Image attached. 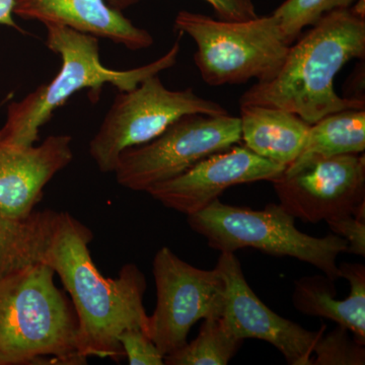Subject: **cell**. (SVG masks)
<instances>
[{"mask_svg": "<svg viewBox=\"0 0 365 365\" xmlns=\"http://www.w3.org/2000/svg\"><path fill=\"white\" fill-rule=\"evenodd\" d=\"M242 343L228 330L222 317L206 319L195 339L165 356V364L227 365Z\"/></svg>", "mask_w": 365, "mask_h": 365, "instance_id": "19", "label": "cell"}, {"mask_svg": "<svg viewBox=\"0 0 365 365\" xmlns=\"http://www.w3.org/2000/svg\"><path fill=\"white\" fill-rule=\"evenodd\" d=\"M242 143L241 121L230 114L185 115L150 143L127 148L114 174L120 186L146 192L174 179L203 158Z\"/></svg>", "mask_w": 365, "mask_h": 365, "instance_id": "8", "label": "cell"}, {"mask_svg": "<svg viewBox=\"0 0 365 365\" xmlns=\"http://www.w3.org/2000/svg\"><path fill=\"white\" fill-rule=\"evenodd\" d=\"M350 11L355 16H359L360 19H365V1L364 0H359L354 2L351 6L349 7Z\"/></svg>", "mask_w": 365, "mask_h": 365, "instance_id": "26", "label": "cell"}, {"mask_svg": "<svg viewBox=\"0 0 365 365\" xmlns=\"http://www.w3.org/2000/svg\"><path fill=\"white\" fill-rule=\"evenodd\" d=\"M153 274L157 304L150 316L148 335L167 356L188 342L197 322L222 317L225 280L217 268L194 267L168 247L155 254Z\"/></svg>", "mask_w": 365, "mask_h": 365, "instance_id": "9", "label": "cell"}, {"mask_svg": "<svg viewBox=\"0 0 365 365\" xmlns=\"http://www.w3.org/2000/svg\"><path fill=\"white\" fill-rule=\"evenodd\" d=\"M271 182L279 204L302 222L344 215L365 220L364 153L314 160Z\"/></svg>", "mask_w": 365, "mask_h": 365, "instance_id": "10", "label": "cell"}, {"mask_svg": "<svg viewBox=\"0 0 365 365\" xmlns=\"http://www.w3.org/2000/svg\"><path fill=\"white\" fill-rule=\"evenodd\" d=\"M57 212L34 211L25 218H14L0 210V277L43 263L49 246Z\"/></svg>", "mask_w": 365, "mask_h": 365, "instance_id": "18", "label": "cell"}, {"mask_svg": "<svg viewBox=\"0 0 365 365\" xmlns=\"http://www.w3.org/2000/svg\"><path fill=\"white\" fill-rule=\"evenodd\" d=\"M46 45L61 58V69L50 83L41 85L7 109L0 137L6 143L32 146L39 140L41 128L53 114L78 91L88 90L91 102H98L106 85L118 91H131L144 79L176 66L181 51V34L172 48L146 66L115 71L103 66L98 38L68 26H47Z\"/></svg>", "mask_w": 365, "mask_h": 365, "instance_id": "4", "label": "cell"}, {"mask_svg": "<svg viewBox=\"0 0 365 365\" xmlns=\"http://www.w3.org/2000/svg\"><path fill=\"white\" fill-rule=\"evenodd\" d=\"M119 343L130 365H163L165 356L150 336L140 329H127L119 336Z\"/></svg>", "mask_w": 365, "mask_h": 365, "instance_id": "22", "label": "cell"}, {"mask_svg": "<svg viewBox=\"0 0 365 365\" xmlns=\"http://www.w3.org/2000/svg\"><path fill=\"white\" fill-rule=\"evenodd\" d=\"M215 268L225 280L222 314L225 326L240 339H258L273 345L290 365H312L314 346L326 325L309 331L271 311L250 287L235 253H222Z\"/></svg>", "mask_w": 365, "mask_h": 365, "instance_id": "11", "label": "cell"}, {"mask_svg": "<svg viewBox=\"0 0 365 365\" xmlns=\"http://www.w3.org/2000/svg\"><path fill=\"white\" fill-rule=\"evenodd\" d=\"M294 220L281 204L253 210L228 205L220 199L188 215L189 227L216 251L235 253L253 248L270 256L292 257L318 268L334 282L339 279L337 259L347 251V241L335 234L324 237L304 234Z\"/></svg>", "mask_w": 365, "mask_h": 365, "instance_id": "5", "label": "cell"}, {"mask_svg": "<svg viewBox=\"0 0 365 365\" xmlns=\"http://www.w3.org/2000/svg\"><path fill=\"white\" fill-rule=\"evenodd\" d=\"M297 43L272 78L257 81L240 106L260 105L294 113L314 124L332 113L365 109L364 100L340 97L334 79L353 59L365 57V19L349 9L327 14Z\"/></svg>", "mask_w": 365, "mask_h": 365, "instance_id": "2", "label": "cell"}, {"mask_svg": "<svg viewBox=\"0 0 365 365\" xmlns=\"http://www.w3.org/2000/svg\"><path fill=\"white\" fill-rule=\"evenodd\" d=\"M16 0H0V25L21 31L14 20V9Z\"/></svg>", "mask_w": 365, "mask_h": 365, "instance_id": "25", "label": "cell"}, {"mask_svg": "<svg viewBox=\"0 0 365 365\" xmlns=\"http://www.w3.org/2000/svg\"><path fill=\"white\" fill-rule=\"evenodd\" d=\"M72 137L52 135L39 145L20 146L0 137V210L14 218L32 215L45 187L73 160Z\"/></svg>", "mask_w": 365, "mask_h": 365, "instance_id": "13", "label": "cell"}, {"mask_svg": "<svg viewBox=\"0 0 365 365\" xmlns=\"http://www.w3.org/2000/svg\"><path fill=\"white\" fill-rule=\"evenodd\" d=\"M365 150V109L332 113L312 124L299 157L284 173L289 174L307 163L343 155H360Z\"/></svg>", "mask_w": 365, "mask_h": 365, "instance_id": "17", "label": "cell"}, {"mask_svg": "<svg viewBox=\"0 0 365 365\" xmlns=\"http://www.w3.org/2000/svg\"><path fill=\"white\" fill-rule=\"evenodd\" d=\"M115 11H122L140 0H105ZM212 6L220 20L247 21L258 16L252 0H204Z\"/></svg>", "mask_w": 365, "mask_h": 365, "instance_id": "23", "label": "cell"}, {"mask_svg": "<svg viewBox=\"0 0 365 365\" xmlns=\"http://www.w3.org/2000/svg\"><path fill=\"white\" fill-rule=\"evenodd\" d=\"M55 272L33 264L0 277V365H83L78 322Z\"/></svg>", "mask_w": 365, "mask_h": 365, "instance_id": "3", "label": "cell"}, {"mask_svg": "<svg viewBox=\"0 0 365 365\" xmlns=\"http://www.w3.org/2000/svg\"><path fill=\"white\" fill-rule=\"evenodd\" d=\"M334 234L348 242L346 253L365 256V220L351 215L334 216L326 220Z\"/></svg>", "mask_w": 365, "mask_h": 365, "instance_id": "24", "label": "cell"}, {"mask_svg": "<svg viewBox=\"0 0 365 365\" xmlns=\"http://www.w3.org/2000/svg\"><path fill=\"white\" fill-rule=\"evenodd\" d=\"M93 239V232L78 218L57 212L43 263L59 276L76 309L81 356L119 361L125 357L120 334L140 329L148 335L150 316L143 304L148 285L143 271L132 263L117 278L105 277L91 257Z\"/></svg>", "mask_w": 365, "mask_h": 365, "instance_id": "1", "label": "cell"}, {"mask_svg": "<svg viewBox=\"0 0 365 365\" xmlns=\"http://www.w3.org/2000/svg\"><path fill=\"white\" fill-rule=\"evenodd\" d=\"M189 114H227L222 105L196 95L193 88L170 91L158 74L144 79L131 91H119L100 128L88 144V153L102 173H113L120 153L150 143L170 125Z\"/></svg>", "mask_w": 365, "mask_h": 365, "instance_id": "7", "label": "cell"}, {"mask_svg": "<svg viewBox=\"0 0 365 365\" xmlns=\"http://www.w3.org/2000/svg\"><path fill=\"white\" fill-rule=\"evenodd\" d=\"M338 267L340 278L350 283L347 299H336L334 281L326 275L306 276L294 281V307L307 316L329 319L344 327L356 342L365 346V267L347 262Z\"/></svg>", "mask_w": 365, "mask_h": 365, "instance_id": "15", "label": "cell"}, {"mask_svg": "<svg viewBox=\"0 0 365 365\" xmlns=\"http://www.w3.org/2000/svg\"><path fill=\"white\" fill-rule=\"evenodd\" d=\"M242 141L258 155L288 167L304 148L311 124L294 113L260 105L240 106Z\"/></svg>", "mask_w": 365, "mask_h": 365, "instance_id": "16", "label": "cell"}, {"mask_svg": "<svg viewBox=\"0 0 365 365\" xmlns=\"http://www.w3.org/2000/svg\"><path fill=\"white\" fill-rule=\"evenodd\" d=\"M14 14L26 21L63 26L112 41L131 51L153 44L150 32L131 23L105 0H16Z\"/></svg>", "mask_w": 365, "mask_h": 365, "instance_id": "14", "label": "cell"}, {"mask_svg": "<svg viewBox=\"0 0 365 365\" xmlns=\"http://www.w3.org/2000/svg\"><path fill=\"white\" fill-rule=\"evenodd\" d=\"M174 30L195 42L194 61L201 78L212 86L272 78L282 66L290 46L273 14L227 21L181 11L175 19Z\"/></svg>", "mask_w": 365, "mask_h": 365, "instance_id": "6", "label": "cell"}, {"mask_svg": "<svg viewBox=\"0 0 365 365\" xmlns=\"http://www.w3.org/2000/svg\"><path fill=\"white\" fill-rule=\"evenodd\" d=\"M285 169L246 146H232L203 158L180 176L151 187L146 193L165 207L188 216L202 210L230 187L271 182Z\"/></svg>", "mask_w": 365, "mask_h": 365, "instance_id": "12", "label": "cell"}, {"mask_svg": "<svg viewBox=\"0 0 365 365\" xmlns=\"http://www.w3.org/2000/svg\"><path fill=\"white\" fill-rule=\"evenodd\" d=\"M356 0H285L272 14L283 37L292 45L307 26L316 25L327 14L349 9Z\"/></svg>", "mask_w": 365, "mask_h": 365, "instance_id": "20", "label": "cell"}, {"mask_svg": "<svg viewBox=\"0 0 365 365\" xmlns=\"http://www.w3.org/2000/svg\"><path fill=\"white\" fill-rule=\"evenodd\" d=\"M316 359L312 365H364L365 348L349 336V331L338 325L328 335L322 336L314 346Z\"/></svg>", "mask_w": 365, "mask_h": 365, "instance_id": "21", "label": "cell"}]
</instances>
